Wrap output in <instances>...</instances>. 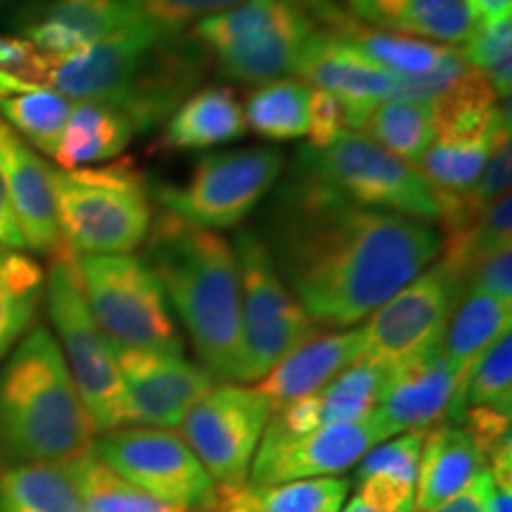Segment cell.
Here are the masks:
<instances>
[{
  "label": "cell",
  "mask_w": 512,
  "mask_h": 512,
  "mask_svg": "<svg viewBox=\"0 0 512 512\" xmlns=\"http://www.w3.org/2000/svg\"><path fill=\"white\" fill-rule=\"evenodd\" d=\"M268 252L316 325L351 328L432 266V223L351 204L294 169L268 214Z\"/></svg>",
  "instance_id": "obj_1"
},
{
  "label": "cell",
  "mask_w": 512,
  "mask_h": 512,
  "mask_svg": "<svg viewBox=\"0 0 512 512\" xmlns=\"http://www.w3.org/2000/svg\"><path fill=\"white\" fill-rule=\"evenodd\" d=\"M145 264L188 332L202 368L214 380H238L242 356L240 268L233 245L214 230L174 214L152 216Z\"/></svg>",
  "instance_id": "obj_2"
},
{
  "label": "cell",
  "mask_w": 512,
  "mask_h": 512,
  "mask_svg": "<svg viewBox=\"0 0 512 512\" xmlns=\"http://www.w3.org/2000/svg\"><path fill=\"white\" fill-rule=\"evenodd\" d=\"M93 437L57 339L36 325L0 366V467L64 465L91 451Z\"/></svg>",
  "instance_id": "obj_3"
},
{
  "label": "cell",
  "mask_w": 512,
  "mask_h": 512,
  "mask_svg": "<svg viewBox=\"0 0 512 512\" xmlns=\"http://www.w3.org/2000/svg\"><path fill=\"white\" fill-rule=\"evenodd\" d=\"M62 242L74 254H133L152 226L145 178L131 162L53 169Z\"/></svg>",
  "instance_id": "obj_4"
},
{
  "label": "cell",
  "mask_w": 512,
  "mask_h": 512,
  "mask_svg": "<svg viewBox=\"0 0 512 512\" xmlns=\"http://www.w3.org/2000/svg\"><path fill=\"white\" fill-rule=\"evenodd\" d=\"M313 19L297 0H240L192 29V41L230 79L264 86L287 79L313 36Z\"/></svg>",
  "instance_id": "obj_5"
},
{
  "label": "cell",
  "mask_w": 512,
  "mask_h": 512,
  "mask_svg": "<svg viewBox=\"0 0 512 512\" xmlns=\"http://www.w3.org/2000/svg\"><path fill=\"white\" fill-rule=\"evenodd\" d=\"M46 304L60 339L57 347L76 384V392L91 415L95 434L131 425L117 358L88 309L74 252L67 245L50 256Z\"/></svg>",
  "instance_id": "obj_6"
},
{
  "label": "cell",
  "mask_w": 512,
  "mask_h": 512,
  "mask_svg": "<svg viewBox=\"0 0 512 512\" xmlns=\"http://www.w3.org/2000/svg\"><path fill=\"white\" fill-rule=\"evenodd\" d=\"M83 294L112 349L181 354L162 285L136 254H74Z\"/></svg>",
  "instance_id": "obj_7"
},
{
  "label": "cell",
  "mask_w": 512,
  "mask_h": 512,
  "mask_svg": "<svg viewBox=\"0 0 512 512\" xmlns=\"http://www.w3.org/2000/svg\"><path fill=\"white\" fill-rule=\"evenodd\" d=\"M294 169L358 207L392 211L427 223L441 216L439 192L425 176L361 131L347 128L323 150L302 147Z\"/></svg>",
  "instance_id": "obj_8"
},
{
  "label": "cell",
  "mask_w": 512,
  "mask_h": 512,
  "mask_svg": "<svg viewBox=\"0 0 512 512\" xmlns=\"http://www.w3.org/2000/svg\"><path fill=\"white\" fill-rule=\"evenodd\" d=\"M240 268L242 356L238 382H259L283 358L318 335L275 266L266 240L254 230H240L233 245Z\"/></svg>",
  "instance_id": "obj_9"
},
{
  "label": "cell",
  "mask_w": 512,
  "mask_h": 512,
  "mask_svg": "<svg viewBox=\"0 0 512 512\" xmlns=\"http://www.w3.org/2000/svg\"><path fill=\"white\" fill-rule=\"evenodd\" d=\"M283 155L273 147H242L207 155L181 185H155L166 214L204 230L238 228L273 190Z\"/></svg>",
  "instance_id": "obj_10"
},
{
  "label": "cell",
  "mask_w": 512,
  "mask_h": 512,
  "mask_svg": "<svg viewBox=\"0 0 512 512\" xmlns=\"http://www.w3.org/2000/svg\"><path fill=\"white\" fill-rule=\"evenodd\" d=\"M465 285L444 261H434L377 309L363 325L361 358L389 370L441 347Z\"/></svg>",
  "instance_id": "obj_11"
},
{
  "label": "cell",
  "mask_w": 512,
  "mask_h": 512,
  "mask_svg": "<svg viewBox=\"0 0 512 512\" xmlns=\"http://www.w3.org/2000/svg\"><path fill=\"white\" fill-rule=\"evenodd\" d=\"M91 448L102 463L159 501L192 512H209L214 503V479L174 432L128 425L105 432Z\"/></svg>",
  "instance_id": "obj_12"
},
{
  "label": "cell",
  "mask_w": 512,
  "mask_h": 512,
  "mask_svg": "<svg viewBox=\"0 0 512 512\" xmlns=\"http://www.w3.org/2000/svg\"><path fill=\"white\" fill-rule=\"evenodd\" d=\"M273 408L256 387H211L181 422V439L190 446L216 486L247 482L249 467Z\"/></svg>",
  "instance_id": "obj_13"
},
{
  "label": "cell",
  "mask_w": 512,
  "mask_h": 512,
  "mask_svg": "<svg viewBox=\"0 0 512 512\" xmlns=\"http://www.w3.org/2000/svg\"><path fill=\"white\" fill-rule=\"evenodd\" d=\"M387 439L389 434L375 415L356 422L320 425L318 430L297 439H261L247 482L264 486L342 475L366 456L370 448Z\"/></svg>",
  "instance_id": "obj_14"
},
{
  "label": "cell",
  "mask_w": 512,
  "mask_h": 512,
  "mask_svg": "<svg viewBox=\"0 0 512 512\" xmlns=\"http://www.w3.org/2000/svg\"><path fill=\"white\" fill-rule=\"evenodd\" d=\"M155 24L117 31L79 53L50 60L48 86L72 102H117L128 93L145 62L166 36Z\"/></svg>",
  "instance_id": "obj_15"
},
{
  "label": "cell",
  "mask_w": 512,
  "mask_h": 512,
  "mask_svg": "<svg viewBox=\"0 0 512 512\" xmlns=\"http://www.w3.org/2000/svg\"><path fill=\"white\" fill-rule=\"evenodd\" d=\"M124 382L131 425L181 427L185 415L214 387L207 370L181 354L112 349Z\"/></svg>",
  "instance_id": "obj_16"
},
{
  "label": "cell",
  "mask_w": 512,
  "mask_h": 512,
  "mask_svg": "<svg viewBox=\"0 0 512 512\" xmlns=\"http://www.w3.org/2000/svg\"><path fill=\"white\" fill-rule=\"evenodd\" d=\"M460 392V377L437 347L389 370L380 403L373 415L389 437L422 432L446 418L448 408Z\"/></svg>",
  "instance_id": "obj_17"
},
{
  "label": "cell",
  "mask_w": 512,
  "mask_h": 512,
  "mask_svg": "<svg viewBox=\"0 0 512 512\" xmlns=\"http://www.w3.org/2000/svg\"><path fill=\"white\" fill-rule=\"evenodd\" d=\"M302 81L332 93L347 110V126L375 102L392 98L399 76L377 67L330 31H313L294 69Z\"/></svg>",
  "instance_id": "obj_18"
},
{
  "label": "cell",
  "mask_w": 512,
  "mask_h": 512,
  "mask_svg": "<svg viewBox=\"0 0 512 512\" xmlns=\"http://www.w3.org/2000/svg\"><path fill=\"white\" fill-rule=\"evenodd\" d=\"M0 174L8 188L12 211L24 238V247L38 254L64 247L53 197V169L0 121Z\"/></svg>",
  "instance_id": "obj_19"
},
{
  "label": "cell",
  "mask_w": 512,
  "mask_h": 512,
  "mask_svg": "<svg viewBox=\"0 0 512 512\" xmlns=\"http://www.w3.org/2000/svg\"><path fill=\"white\" fill-rule=\"evenodd\" d=\"M138 24L150 22L128 8L126 0H48L29 19L24 34L43 55L57 60Z\"/></svg>",
  "instance_id": "obj_20"
},
{
  "label": "cell",
  "mask_w": 512,
  "mask_h": 512,
  "mask_svg": "<svg viewBox=\"0 0 512 512\" xmlns=\"http://www.w3.org/2000/svg\"><path fill=\"white\" fill-rule=\"evenodd\" d=\"M363 354L361 328L313 335L290 351L283 361L256 384V392L266 396L273 411L285 403L318 394L325 384L356 363Z\"/></svg>",
  "instance_id": "obj_21"
},
{
  "label": "cell",
  "mask_w": 512,
  "mask_h": 512,
  "mask_svg": "<svg viewBox=\"0 0 512 512\" xmlns=\"http://www.w3.org/2000/svg\"><path fill=\"white\" fill-rule=\"evenodd\" d=\"M356 22L375 31L432 43H465L472 19L467 0H344Z\"/></svg>",
  "instance_id": "obj_22"
},
{
  "label": "cell",
  "mask_w": 512,
  "mask_h": 512,
  "mask_svg": "<svg viewBox=\"0 0 512 512\" xmlns=\"http://www.w3.org/2000/svg\"><path fill=\"white\" fill-rule=\"evenodd\" d=\"M482 470L489 467L463 427L446 420L427 427L420 448L413 510L430 512L437 508L460 494Z\"/></svg>",
  "instance_id": "obj_23"
},
{
  "label": "cell",
  "mask_w": 512,
  "mask_h": 512,
  "mask_svg": "<svg viewBox=\"0 0 512 512\" xmlns=\"http://www.w3.org/2000/svg\"><path fill=\"white\" fill-rule=\"evenodd\" d=\"M136 136V124L112 102H74L53 157L62 169L105 164Z\"/></svg>",
  "instance_id": "obj_24"
},
{
  "label": "cell",
  "mask_w": 512,
  "mask_h": 512,
  "mask_svg": "<svg viewBox=\"0 0 512 512\" xmlns=\"http://www.w3.org/2000/svg\"><path fill=\"white\" fill-rule=\"evenodd\" d=\"M347 477H313L285 484L216 486L209 512H339L347 501Z\"/></svg>",
  "instance_id": "obj_25"
},
{
  "label": "cell",
  "mask_w": 512,
  "mask_h": 512,
  "mask_svg": "<svg viewBox=\"0 0 512 512\" xmlns=\"http://www.w3.org/2000/svg\"><path fill=\"white\" fill-rule=\"evenodd\" d=\"M245 114L233 88L209 86L192 93L171 114L164 131L169 150H207L245 136Z\"/></svg>",
  "instance_id": "obj_26"
},
{
  "label": "cell",
  "mask_w": 512,
  "mask_h": 512,
  "mask_svg": "<svg viewBox=\"0 0 512 512\" xmlns=\"http://www.w3.org/2000/svg\"><path fill=\"white\" fill-rule=\"evenodd\" d=\"M510 325L512 302H501V299L479 290L463 292L458 306L451 313V320H448L444 339H441V349H444L446 361L451 363V368L456 370V375L460 377V392H463L465 375L467 370L472 368V363H475L498 337L510 332ZM458 396L453 399L451 408L456 406ZM451 408H448V411H451Z\"/></svg>",
  "instance_id": "obj_27"
},
{
  "label": "cell",
  "mask_w": 512,
  "mask_h": 512,
  "mask_svg": "<svg viewBox=\"0 0 512 512\" xmlns=\"http://www.w3.org/2000/svg\"><path fill=\"white\" fill-rule=\"evenodd\" d=\"M351 131H361L394 157L415 166L437 136V114L432 102L387 98L361 112Z\"/></svg>",
  "instance_id": "obj_28"
},
{
  "label": "cell",
  "mask_w": 512,
  "mask_h": 512,
  "mask_svg": "<svg viewBox=\"0 0 512 512\" xmlns=\"http://www.w3.org/2000/svg\"><path fill=\"white\" fill-rule=\"evenodd\" d=\"M46 299V271L22 249L0 245V363L27 335Z\"/></svg>",
  "instance_id": "obj_29"
},
{
  "label": "cell",
  "mask_w": 512,
  "mask_h": 512,
  "mask_svg": "<svg viewBox=\"0 0 512 512\" xmlns=\"http://www.w3.org/2000/svg\"><path fill=\"white\" fill-rule=\"evenodd\" d=\"M330 34L347 41L363 57L396 76H420L432 72L451 50L432 41L375 31L356 19L339 15H335V27H330Z\"/></svg>",
  "instance_id": "obj_30"
},
{
  "label": "cell",
  "mask_w": 512,
  "mask_h": 512,
  "mask_svg": "<svg viewBox=\"0 0 512 512\" xmlns=\"http://www.w3.org/2000/svg\"><path fill=\"white\" fill-rule=\"evenodd\" d=\"M64 470L79 491L86 512H192L145 494L110 465L102 463L93 448L64 463Z\"/></svg>",
  "instance_id": "obj_31"
},
{
  "label": "cell",
  "mask_w": 512,
  "mask_h": 512,
  "mask_svg": "<svg viewBox=\"0 0 512 512\" xmlns=\"http://www.w3.org/2000/svg\"><path fill=\"white\" fill-rule=\"evenodd\" d=\"M0 512H86L64 465L0 467Z\"/></svg>",
  "instance_id": "obj_32"
},
{
  "label": "cell",
  "mask_w": 512,
  "mask_h": 512,
  "mask_svg": "<svg viewBox=\"0 0 512 512\" xmlns=\"http://www.w3.org/2000/svg\"><path fill=\"white\" fill-rule=\"evenodd\" d=\"M311 91L302 79H278L256 86L242 107L245 126L266 140L304 138L309 131Z\"/></svg>",
  "instance_id": "obj_33"
},
{
  "label": "cell",
  "mask_w": 512,
  "mask_h": 512,
  "mask_svg": "<svg viewBox=\"0 0 512 512\" xmlns=\"http://www.w3.org/2000/svg\"><path fill=\"white\" fill-rule=\"evenodd\" d=\"M494 136L496 131L484 133V136H434L432 145L427 147L415 169L434 190L446 192V195H463L475 188L482 176Z\"/></svg>",
  "instance_id": "obj_34"
},
{
  "label": "cell",
  "mask_w": 512,
  "mask_h": 512,
  "mask_svg": "<svg viewBox=\"0 0 512 512\" xmlns=\"http://www.w3.org/2000/svg\"><path fill=\"white\" fill-rule=\"evenodd\" d=\"M72 105L74 102L55 88L41 86L36 91L0 100V121L24 143L53 157Z\"/></svg>",
  "instance_id": "obj_35"
},
{
  "label": "cell",
  "mask_w": 512,
  "mask_h": 512,
  "mask_svg": "<svg viewBox=\"0 0 512 512\" xmlns=\"http://www.w3.org/2000/svg\"><path fill=\"white\" fill-rule=\"evenodd\" d=\"M467 408H491L498 413L512 411V337L505 332L467 370L463 392L448 411V422L458 425Z\"/></svg>",
  "instance_id": "obj_36"
},
{
  "label": "cell",
  "mask_w": 512,
  "mask_h": 512,
  "mask_svg": "<svg viewBox=\"0 0 512 512\" xmlns=\"http://www.w3.org/2000/svg\"><path fill=\"white\" fill-rule=\"evenodd\" d=\"M387 377L389 373L384 368L358 358L318 392L320 422H356L373 415Z\"/></svg>",
  "instance_id": "obj_37"
},
{
  "label": "cell",
  "mask_w": 512,
  "mask_h": 512,
  "mask_svg": "<svg viewBox=\"0 0 512 512\" xmlns=\"http://www.w3.org/2000/svg\"><path fill=\"white\" fill-rule=\"evenodd\" d=\"M465 62L489 81L498 100H510L512 88V15L472 24L465 46L460 48Z\"/></svg>",
  "instance_id": "obj_38"
},
{
  "label": "cell",
  "mask_w": 512,
  "mask_h": 512,
  "mask_svg": "<svg viewBox=\"0 0 512 512\" xmlns=\"http://www.w3.org/2000/svg\"><path fill=\"white\" fill-rule=\"evenodd\" d=\"M50 57L19 36H0V100L48 86Z\"/></svg>",
  "instance_id": "obj_39"
},
{
  "label": "cell",
  "mask_w": 512,
  "mask_h": 512,
  "mask_svg": "<svg viewBox=\"0 0 512 512\" xmlns=\"http://www.w3.org/2000/svg\"><path fill=\"white\" fill-rule=\"evenodd\" d=\"M240 0H126V5L159 29L181 34L183 27L228 10Z\"/></svg>",
  "instance_id": "obj_40"
},
{
  "label": "cell",
  "mask_w": 512,
  "mask_h": 512,
  "mask_svg": "<svg viewBox=\"0 0 512 512\" xmlns=\"http://www.w3.org/2000/svg\"><path fill=\"white\" fill-rule=\"evenodd\" d=\"M422 432H406L387 444H377L370 448L366 456L361 458L356 479L370 475H392L415 482L418 479V463H420V448H422Z\"/></svg>",
  "instance_id": "obj_41"
},
{
  "label": "cell",
  "mask_w": 512,
  "mask_h": 512,
  "mask_svg": "<svg viewBox=\"0 0 512 512\" xmlns=\"http://www.w3.org/2000/svg\"><path fill=\"white\" fill-rule=\"evenodd\" d=\"M356 498L375 512H413L415 482L392 475H370L358 479Z\"/></svg>",
  "instance_id": "obj_42"
},
{
  "label": "cell",
  "mask_w": 512,
  "mask_h": 512,
  "mask_svg": "<svg viewBox=\"0 0 512 512\" xmlns=\"http://www.w3.org/2000/svg\"><path fill=\"white\" fill-rule=\"evenodd\" d=\"M344 131H347V110H344L342 100H337L332 93L313 88L309 102V131H306L311 140L309 147L323 150L335 143Z\"/></svg>",
  "instance_id": "obj_43"
},
{
  "label": "cell",
  "mask_w": 512,
  "mask_h": 512,
  "mask_svg": "<svg viewBox=\"0 0 512 512\" xmlns=\"http://www.w3.org/2000/svg\"><path fill=\"white\" fill-rule=\"evenodd\" d=\"M465 290H479L501 299V302H512V252L510 247L498 249V252L479 259L470 268L465 278Z\"/></svg>",
  "instance_id": "obj_44"
},
{
  "label": "cell",
  "mask_w": 512,
  "mask_h": 512,
  "mask_svg": "<svg viewBox=\"0 0 512 512\" xmlns=\"http://www.w3.org/2000/svg\"><path fill=\"white\" fill-rule=\"evenodd\" d=\"M491 489H494V477L489 470H482L460 494L448 498L430 512H484Z\"/></svg>",
  "instance_id": "obj_45"
},
{
  "label": "cell",
  "mask_w": 512,
  "mask_h": 512,
  "mask_svg": "<svg viewBox=\"0 0 512 512\" xmlns=\"http://www.w3.org/2000/svg\"><path fill=\"white\" fill-rule=\"evenodd\" d=\"M0 245L10 249H27L24 247V238L19 233L15 211H12L8 188H5L3 174H0Z\"/></svg>",
  "instance_id": "obj_46"
},
{
  "label": "cell",
  "mask_w": 512,
  "mask_h": 512,
  "mask_svg": "<svg viewBox=\"0 0 512 512\" xmlns=\"http://www.w3.org/2000/svg\"><path fill=\"white\" fill-rule=\"evenodd\" d=\"M467 5L475 22H491V19L508 15L512 0H467Z\"/></svg>",
  "instance_id": "obj_47"
},
{
  "label": "cell",
  "mask_w": 512,
  "mask_h": 512,
  "mask_svg": "<svg viewBox=\"0 0 512 512\" xmlns=\"http://www.w3.org/2000/svg\"><path fill=\"white\" fill-rule=\"evenodd\" d=\"M512 510V486H496L491 489L484 512H510Z\"/></svg>",
  "instance_id": "obj_48"
},
{
  "label": "cell",
  "mask_w": 512,
  "mask_h": 512,
  "mask_svg": "<svg viewBox=\"0 0 512 512\" xmlns=\"http://www.w3.org/2000/svg\"><path fill=\"white\" fill-rule=\"evenodd\" d=\"M344 512H375V510H370L366 503H361V501H358V498L354 496V498H351V503L347 505V510H344Z\"/></svg>",
  "instance_id": "obj_49"
},
{
  "label": "cell",
  "mask_w": 512,
  "mask_h": 512,
  "mask_svg": "<svg viewBox=\"0 0 512 512\" xmlns=\"http://www.w3.org/2000/svg\"><path fill=\"white\" fill-rule=\"evenodd\" d=\"M24 3H27V0H0V12L17 8V5H24Z\"/></svg>",
  "instance_id": "obj_50"
}]
</instances>
